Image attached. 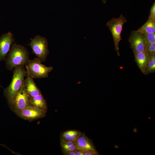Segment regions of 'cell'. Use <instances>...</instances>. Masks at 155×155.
I'll return each instance as SVG.
<instances>
[{
	"mask_svg": "<svg viewBox=\"0 0 155 155\" xmlns=\"http://www.w3.org/2000/svg\"><path fill=\"white\" fill-rule=\"evenodd\" d=\"M127 21L125 17L122 14L118 18H113L106 23V26L111 32L114 41L115 50L118 56H120L119 44L122 39L121 33L124 24Z\"/></svg>",
	"mask_w": 155,
	"mask_h": 155,
	"instance_id": "3",
	"label": "cell"
},
{
	"mask_svg": "<svg viewBox=\"0 0 155 155\" xmlns=\"http://www.w3.org/2000/svg\"><path fill=\"white\" fill-rule=\"evenodd\" d=\"M23 84L29 97L41 94L40 90L35 84L33 78L28 74L24 79Z\"/></svg>",
	"mask_w": 155,
	"mask_h": 155,
	"instance_id": "11",
	"label": "cell"
},
{
	"mask_svg": "<svg viewBox=\"0 0 155 155\" xmlns=\"http://www.w3.org/2000/svg\"><path fill=\"white\" fill-rule=\"evenodd\" d=\"M145 51L148 55L155 54V42L147 46L146 47Z\"/></svg>",
	"mask_w": 155,
	"mask_h": 155,
	"instance_id": "19",
	"label": "cell"
},
{
	"mask_svg": "<svg viewBox=\"0 0 155 155\" xmlns=\"http://www.w3.org/2000/svg\"><path fill=\"white\" fill-rule=\"evenodd\" d=\"M25 66L28 74L34 79L47 78L53 69L51 66H46L42 64L36 57L30 59Z\"/></svg>",
	"mask_w": 155,
	"mask_h": 155,
	"instance_id": "4",
	"label": "cell"
},
{
	"mask_svg": "<svg viewBox=\"0 0 155 155\" xmlns=\"http://www.w3.org/2000/svg\"><path fill=\"white\" fill-rule=\"evenodd\" d=\"M76 155H84L83 151L77 149L75 151Z\"/></svg>",
	"mask_w": 155,
	"mask_h": 155,
	"instance_id": "22",
	"label": "cell"
},
{
	"mask_svg": "<svg viewBox=\"0 0 155 155\" xmlns=\"http://www.w3.org/2000/svg\"><path fill=\"white\" fill-rule=\"evenodd\" d=\"M84 155H98L96 153L90 151H83Z\"/></svg>",
	"mask_w": 155,
	"mask_h": 155,
	"instance_id": "21",
	"label": "cell"
},
{
	"mask_svg": "<svg viewBox=\"0 0 155 155\" xmlns=\"http://www.w3.org/2000/svg\"><path fill=\"white\" fill-rule=\"evenodd\" d=\"M66 155H76L75 151H71L67 153Z\"/></svg>",
	"mask_w": 155,
	"mask_h": 155,
	"instance_id": "23",
	"label": "cell"
},
{
	"mask_svg": "<svg viewBox=\"0 0 155 155\" xmlns=\"http://www.w3.org/2000/svg\"><path fill=\"white\" fill-rule=\"evenodd\" d=\"M81 131L75 130H71L64 131L61 133L60 141L63 142L75 141L81 133Z\"/></svg>",
	"mask_w": 155,
	"mask_h": 155,
	"instance_id": "14",
	"label": "cell"
},
{
	"mask_svg": "<svg viewBox=\"0 0 155 155\" xmlns=\"http://www.w3.org/2000/svg\"><path fill=\"white\" fill-rule=\"evenodd\" d=\"M149 18L155 21V1L151 7Z\"/></svg>",
	"mask_w": 155,
	"mask_h": 155,
	"instance_id": "20",
	"label": "cell"
},
{
	"mask_svg": "<svg viewBox=\"0 0 155 155\" xmlns=\"http://www.w3.org/2000/svg\"><path fill=\"white\" fill-rule=\"evenodd\" d=\"M107 0H102V2L103 4H105Z\"/></svg>",
	"mask_w": 155,
	"mask_h": 155,
	"instance_id": "24",
	"label": "cell"
},
{
	"mask_svg": "<svg viewBox=\"0 0 155 155\" xmlns=\"http://www.w3.org/2000/svg\"><path fill=\"white\" fill-rule=\"evenodd\" d=\"M148 55L149 60L144 73L145 75L155 72V54Z\"/></svg>",
	"mask_w": 155,
	"mask_h": 155,
	"instance_id": "16",
	"label": "cell"
},
{
	"mask_svg": "<svg viewBox=\"0 0 155 155\" xmlns=\"http://www.w3.org/2000/svg\"><path fill=\"white\" fill-rule=\"evenodd\" d=\"M136 31L142 33H155V21L148 18L146 22Z\"/></svg>",
	"mask_w": 155,
	"mask_h": 155,
	"instance_id": "15",
	"label": "cell"
},
{
	"mask_svg": "<svg viewBox=\"0 0 155 155\" xmlns=\"http://www.w3.org/2000/svg\"><path fill=\"white\" fill-rule=\"evenodd\" d=\"M14 42L11 32L3 34L0 37V61L5 60L11 47Z\"/></svg>",
	"mask_w": 155,
	"mask_h": 155,
	"instance_id": "9",
	"label": "cell"
},
{
	"mask_svg": "<svg viewBox=\"0 0 155 155\" xmlns=\"http://www.w3.org/2000/svg\"><path fill=\"white\" fill-rule=\"evenodd\" d=\"M135 61L142 72L144 73L149 60V55L145 51L134 53Z\"/></svg>",
	"mask_w": 155,
	"mask_h": 155,
	"instance_id": "12",
	"label": "cell"
},
{
	"mask_svg": "<svg viewBox=\"0 0 155 155\" xmlns=\"http://www.w3.org/2000/svg\"><path fill=\"white\" fill-rule=\"evenodd\" d=\"M142 33L145 40L146 47L149 45L155 42V33Z\"/></svg>",
	"mask_w": 155,
	"mask_h": 155,
	"instance_id": "17",
	"label": "cell"
},
{
	"mask_svg": "<svg viewBox=\"0 0 155 155\" xmlns=\"http://www.w3.org/2000/svg\"><path fill=\"white\" fill-rule=\"evenodd\" d=\"M30 104L29 96L23 83L22 87L15 95L10 106L16 113Z\"/></svg>",
	"mask_w": 155,
	"mask_h": 155,
	"instance_id": "6",
	"label": "cell"
},
{
	"mask_svg": "<svg viewBox=\"0 0 155 155\" xmlns=\"http://www.w3.org/2000/svg\"><path fill=\"white\" fill-rule=\"evenodd\" d=\"M46 112L30 104L16 114L21 119L30 121L45 117Z\"/></svg>",
	"mask_w": 155,
	"mask_h": 155,
	"instance_id": "8",
	"label": "cell"
},
{
	"mask_svg": "<svg viewBox=\"0 0 155 155\" xmlns=\"http://www.w3.org/2000/svg\"><path fill=\"white\" fill-rule=\"evenodd\" d=\"M75 142L77 149L83 151H92L98 154L92 140L84 133H81L80 135Z\"/></svg>",
	"mask_w": 155,
	"mask_h": 155,
	"instance_id": "10",
	"label": "cell"
},
{
	"mask_svg": "<svg viewBox=\"0 0 155 155\" xmlns=\"http://www.w3.org/2000/svg\"><path fill=\"white\" fill-rule=\"evenodd\" d=\"M63 152L64 155L71 151H75L77 149V147L76 144L68 146L61 147Z\"/></svg>",
	"mask_w": 155,
	"mask_h": 155,
	"instance_id": "18",
	"label": "cell"
},
{
	"mask_svg": "<svg viewBox=\"0 0 155 155\" xmlns=\"http://www.w3.org/2000/svg\"><path fill=\"white\" fill-rule=\"evenodd\" d=\"M29 53L26 48L21 45L13 43L5 59L6 67L10 71L18 66H25L29 60Z\"/></svg>",
	"mask_w": 155,
	"mask_h": 155,
	"instance_id": "1",
	"label": "cell"
},
{
	"mask_svg": "<svg viewBox=\"0 0 155 155\" xmlns=\"http://www.w3.org/2000/svg\"><path fill=\"white\" fill-rule=\"evenodd\" d=\"M30 39L29 45L30 46L36 57L41 62L45 61L49 54L47 39L39 35Z\"/></svg>",
	"mask_w": 155,
	"mask_h": 155,
	"instance_id": "5",
	"label": "cell"
},
{
	"mask_svg": "<svg viewBox=\"0 0 155 155\" xmlns=\"http://www.w3.org/2000/svg\"><path fill=\"white\" fill-rule=\"evenodd\" d=\"M29 97L31 105L46 112L47 109V103L42 94L34 97Z\"/></svg>",
	"mask_w": 155,
	"mask_h": 155,
	"instance_id": "13",
	"label": "cell"
},
{
	"mask_svg": "<svg viewBox=\"0 0 155 155\" xmlns=\"http://www.w3.org/2000/svg\"><path fill=\"white\" fill-rule=\"evenodd\" d=\"M25 66L19 65L13 69V75L9 85L4 90V94L9 105L16 94L22 87L24 78L28 74Z\"/></svg>",
	"mask_w": 155,
	"mask_h": 155,
	"instance_id": "2",
	"label": "cell"
},
{
	"mask_svg": "<svg viewBox=\"0 0 155 155\" xmlns=\"http://www.w3.org/2000/svg\"></svg>",
	"mask_w": 155,
	"mask_h": 155,
	"instance_id": "25",
	"label": "cell"
},
{
	"mask_svg": "<svg viewBox=\"0 0 155 155\" xmlns=\"http://www.w3.org/2000/svg\"><path fill=\"white\" fill-rule=\"evenodd\" d=\"M128 41L134 53L145 51L146 41L142 33L136 30L132 31Z\"/></svg>",
	"mask_w": 155,
	"mask_h": 155,
	"instance_id": "7",
	"label": "cell"
}]
</instances>
